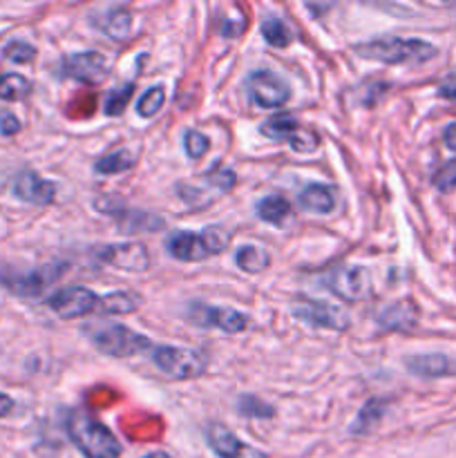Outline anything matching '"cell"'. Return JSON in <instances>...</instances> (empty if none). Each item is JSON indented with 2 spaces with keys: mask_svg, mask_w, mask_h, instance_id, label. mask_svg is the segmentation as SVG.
<instances>
[{
  "mask_svg": "<svg viewBox=\"0 0 456 458\" xmlns=\"http://www.w3.org/2000/svg\"><path fill=\"white\" fill-rule=\"evenodd\" d=\"M353 52L369 61L387 63V65H418L432 61L438 49L420 38H401V36H383V38L358 43Z\"/></svg>",
  "mask_w": 456,
  "mask_h": 458,
  "instance_id": "obj_1",
  "label": "cell"
},
{
  "mask_svg": "<svg viewBox=\"0 0 456 458\" xmlns=\"http://www.w3.org/2000/svg\"><path fill=\"white\" fill-rule=\"evenodd\" d=\"M67 437L85 458H119L123 452L119 438L106 425L80 410L67 416Z\"/></svg>",
  "mask_w": 456,
  "mask_h": 458,
  "instance_id": "obj_2",
  "label": "cell"
},
{
  "mask_svg": "<svg viewBox=\"0 0 456 458\" xmlns=\"http://www.w3.org/2000/svg\"><path fill=\"white\" fill-rule=\"evenodd\" d=\"M89 338L98 352L110 358H134L139 353L152 352V343L146 335L123 325H103L89 331Z\"/></svg>",
  "mask_w": 456,
  "mask_h": 458,
  "instance_id": "obj_3",
  "label": "cell"
},
{
  "mask_svg": "<svg viewBox=\"0 0 456 458\" xmlns=\"http://www.w3.org/2000/svg\"><path fill=\"white\" fill-rule=\"evenodd\" d=\"M150 360L155 362L156 369H161L174 380L199 378L208 369V360H206L204 353L195 352V349L168 347V344L152 347Z\"/></svg>",
  "mask_w": 456,
  "mask_h": 458,
  "instance_id": "obj_4",
  "label": "cell"
},
{
  "mask_svg": "<svg viewBox=\"0 0 456 458\" xmlns=\"http://www.w3.org/2000/svg\"><path fill=\"white\" fill-rule=\"evenodd\" d=\"M259 132L273 141H286L295 152H316L320 137L313 130L304 128L293 114H275L259 123Z\"/></svg>",
  "mask_w": 456,
  "mask_h": 458,
  "instance_id": "obj_5",
  "label": "cell"
},
{
  "mask_svg": "<svg viewBox=\"0 0 456 458\" xmlns=\"http://www.w3.org/2000/svg\"><path fill=\"white\" fill-rule=\"evenodd\" d=\"M63 271H65V268H63L61 264L31 268V271H3L0 273V282H3L4 289L12 291L13 295H21V298H36V295L43 293L47 286H52L54 282L61 280Z\"/></svg>",
  "mask_w": 456,
  "mask_h": 458,
  "instance_id": "obj_6",
  "label": "cell"
},
{
  "mask_svg": "<svg viewBox=\"0 0 456 458\" xmlns=\"http://www.w3.org/2000/svg\"><path fill=\"white\" fill-rule=\"evenodd\" d=\"M326 286L335 298L342 302H362L371 293V276L362 267H338L331 268L329 276L325 277Z\"/></svg>",
  "mask_w": 456,
  "mask_h": 458,
  "instance_id": "obj_7",
  "label": "cell"
},
{
  "mask_svg": "<svg viewBox=\"0 0 456 458\" xmlns=\"http://www.w3.org/2000/svg\"><path fill=\"white\" fill-rule=\"evenodd\" d=\"M246 92L255 106L271 110V107H282L291 98V88L284 79L268 70L250 72L246 79Z\"/></svg>",
  "mask_w": 456,
  "mask_h": 458,
  "instance_id": "obj_8",
  "label": "cell"
},
{
  "mask_svg": "<svg viewBox=\"0 0 456 458\" xmlns=\"http://www.w3.org/2000/svg\"><path fill=\"white\" fill-rule=\"evenodd\" d=\"M188 320L204 329H219L224 334H241L249 327V318L235 309L210 307L204 302H192L186 311Z\"/></svg>",
  "mask_w": 456,
  "mask_h": 458,
  "instance_id": "obj_9",
  "label": "cell"
},
{
  "mask_svg": "<svg viewBox=\"0 0 456 458\" xmlns=\"http://www.w3.org/2000/svg\"><path fill=\"white\" fill-rule=\"evenodd\" d=\"M98 300H101V295H97L88 286H67V289L49 295L47 307L63 320H76V318L97 313Z\"/></svg>",
  "mask_w": 456,
  "mask_h": 458,
  "instance_id": "obj_10",
  "label": "cell"
},
{
  "mask_svg": "<svg viewBox=\"0 0 456 458\" xmlns=\"http://www.w3.org/2000/svg\"><path fill=\"white\" fill-rule=\"evenodd\" d=\"M94 258L98 262L107 264L112 268L128 273H143L150 267V253L143 244L137 242H123V244H106L94 250Z\"/></svg>",
  "mask_w": 456,
  "mask_h": 458,
  "instance_id": "obj_11",
  "label": "cell"
},
{
  "mask_svg": "<svg viewBox=\"0 0 456 458\" xmlns=\"http://www.w3.org/2000/svg\"><path fill=\"white\" fill-rule=\"evenodd\" d=\"M293 316L304 325L329 331H344L349 329V322H351L347 311H342L340 307H334L329 302H311V300L295 304Z\"/></svg>",
  "mask_w": 456,
  "mask_h": 458,
  "instance_id": "obj_12",
  "label": "cell"
},
{
  "mask_svg": "<svg viewBox=\"0 0 456 458\" xmlns=\"http://www.w3.org/2000/svg\"><path fill=\"white\" fill-rule=\"evenodd\" d=\"M61 74L83 83H101L107 74V58L98 52H76L61 61Z\"/></svg>",
  "mask_w": 456,
  "mask_h": 458,
  "instance_id": "obj_13",
  "label": "cell"
},
{
  "mask_svg": "<svg viewBox=\"0 0 456 458\" xmlns=\"http://www.w3.org/2000/svg\"><path fill=\"white\" fill-rule=\"evenodd\" d=\"M12 191L18 199L27 201L31 206H47L52 204L54 197H56V183L47 182V179L40 177L38 173H25L18 174L12 183Z\"/></svg>",
  "mask_w": 456,
  "mask_h": 458,
  "instance_id": "obj_14",
  "label": "cell"
},
{
  "mask_svg": "<svg viewBox=\"0 0 456 458\" xmlns=\"http://www.w3.org/2000/svg\"><path fill=\"white\" fill-rule=\"evenodd\" d=\"M407 371L416 378H452L456 376V360L445 353H416L405 360Z\"/></svg>",
  "mask_w": 456,
  "mask_h": 458,
  "instance_id": "obj_15",
  "label": "cell"
},
{
  "mask_svg": "<svg viewBox=\"0 0 456 458\" xmlns=\"http://www.w3.org/2000/svg\"><path fill=\"white\" fill-rule=\"evenodd\" d=\"M165 250H168L170 258L179 259V262H201V259L210 258L204 233H173V235H168V240H165Z\"/></svg>",
  "mask_w": 456,
  "mask_h": 458,
  "instance_id": "obj_16",
  "label": "cell"
},
{
  "mask_svg": "<svg viewBox=\"0 0 456 458\" xmlns=\"http://www.w3.org/2000/svg\"><path fill=\"white\" fill-rule=\"evenodd\" d=\"M418 322V307L411 300H398L378 313V327L383 331H410Z\"/></svg>",
  "mask_w": 456,
  "mask_h": 458,
  "instance_id": "obj_17",
  "label": "cell"
},
{
  "mask_svg": "<svg viewBox=\"0 0 456 458\" xmlns=\"http://www.w3.org/2000/svg\"><path fill=\"white\" fill-rule=\"evenodd\" d=\"M206 441H208L210 450L219 458H246V454L250 452L246 443H241L231 429H226L219 423H213L206 429Z\"/></svg>",
  "mask_w": 456,
  "mask_h": 458,
  "instance_id": "obj_18",
  "label": "cell"
},
{
  "mask_svg": "<svg viewBox=\"0 0 456 458\" xmlns=\"http://www.w3.org/2000/svg\"><path fill=\"white\" fill-rule=\"evenodd\" d=\"M298 206L302 210L317 215H329L335 208V191L325 183H308L298 195Z\"/></svg>",
  "mask_w": 456,
  "mask_h": 458,
  "instance_id": "obj_19",
  "label": "cell"
},
{
  "mask_svg": "<svg viewBox=\"0 0 456 458\" xmlns=\"http://www.w3.org/2000/svg\"><path fill=\"white\" fill-rule=\"evenodd\" d=\"M255 210H258V217L262 222L273 224V226H280L291 217V204L280 195L264 197L262 201H258Z\"/></svg>",
  "mask_w": 456,
  "mask_h": 458,
  "instance_id": "obj_20",
  "label": "cell"
},
{
  "mask_svg": "<svg viewBox=\"0 0 456 458\" xmlns=\"http://www.w3.org/2000/svg\"><path fill=\"white\" fill-rule=\"evenodd\" d=\"M139 309V300L134 295L125 293V291H116V293H107L98 300L97 313L101 316H128Z\"/></svg>",
  "mask_w": 456,
  "mask_h": 458,
  "instance_id": "obj_21",
  "label": "cell"
},
{
  "mask_svg": "<svg viewBox=\"0 0 456 458\" xmlns=\"http://www.w3.org/2000/svg\"><path fill=\"white\" fill-rule=\"evenodd\" d=\"M235 264L246 273H262L264 268H268V264H271V255H268V250L262 249V246L246 244L237 249Z\"/></svg>",
  "mask_w": 456,
  "mask_h": 458,
  "instance_id": "obj_22",
  "label": "cell"
},
{
  "mask_svg": "<svg viewBox=\"0 0 456 458\" xmlns=\"http://www.w3.org/2000/svg\"><path fill=\"white\" fill-rule=\"evenodd\" d=\"M31 83L30 79H25L22 74H0V101H22V98L30 97Z\"/></svg>",
  "mask_w": 456,
  "mask_h": 458,
  "instance_id": "obj_23",
  "label": "cell"
},
{
  "mask_svg": "<svg viewBox=\"0 0 456 458\" xmlns=\"http://www.w3.org/2000/svg\"><path fill=\"white\" fill-rule=\"evenodd\" d=\"M383 416H384V403L378 401V398H374V401H369L360 411H358L356 420H353L351 425V432L353 434L371 432V429L378 428Z\"/></svg>",
  "mask_w": 456,
  "mask_h": 458,
  "instance_id": "obj_24",
  "label": "cell"
},
{
  "mask_svg": "<svg viewBox=\"0 0 456 458\" xmlns=\"http://www.w3.org/2000/svg\"><path fill=\"white\" fill-rule=\"evenodd\" d=\"M134 164H137V159H134L132 152L114 150L110 152V155L101 157V159L94 164V170L101 174H119V173H125V170L134 168Z\"/></svg>",
  "mask_w": 456,
  "mask_h": 458,
  "instance_id": "obj_25",
  "label": "cell"
},
{
  "mask_svg": "<svg viewBox=\"0 0 456 458\" xmlns=\"http://www.w3.org/2000/svg\"><path fill=\"white\" fill-rule=\"evenodd\" d=\"M103 31L112 40L128 38L130 31H132V13L128 9H114V12H110L106 16V22H103Z\"/></svg>",
  "mask_w": 456,
  "mask_h": 458,
  "instance_id": "obj_26",
  "label": "cell"
},
{
  "mask_svg": "<svg viewBox=\"0 0 456 458\" xmlns=\"http://www.w3.org/2000/svg\"><path fill=\"white\" fill-rule=\"evenodd\" d=\"M262 36L271 47H286V45H291V40H293L291 30L277 16L264 18Z\"/></svg>",
  "mask_w": 456,
  "mask_h": 458,
  "instance_id": "obj_27",
  "label": "cell"
},
{
  "mask_svg": "<svg viewBox=\"0 0 456 458\" xmlns=\"http://www.w3.org/2000/svg\"><path fill=\"white\" fill-rule=\"evenodd\" d=\"M237 411L246 419H273L275 416V407L264 403L262 398L253 396V394H244L237 401Z\"/></svg>",
  "mask_w": 456,
  "mask_h": 458,
  "instance_id": "obj_28",
  "label": "cell"
},
{
  "mask_svg": "<svg viewBox=\"0 0 456 458\" xmlns=\"http://www.w3.org/2000/svg\"><path fill=\"white\" fill-rule=\"evenodd\" d=\"M164 103H165L164 85H152V88L146 89V92H143V97L139 98L137 114L143 116V119H150V116H155L156 112L164 107Z\"/></svg>",
  "mask_w": 456,
  "mask_h": 458,
  "instance_id": "obj_29",
  "label": "cell"
},
{
  "mask_svg": "<svg viewBox=\"0 0 456 458\" xmlns=\"http://www.w3.org/2000/svg\"><path fill=\"white\" fill-rule=\"evenodd\" d=\"M132 94H134V85L132 83H125L123 88L110 89V92H107V97H106V103H103V112H106L107 116H119L121 112L125 110V106L130 103Z\"/></svg>",
  "mask_w": 456,
  "mask_h": 458,
  "instance_id": "obj_30",
  "label": "cell"
},
{
  "mask_svg": "<svg viewBox=\"0 0 456 458\" xmlns=\"http://www.w3.org/2000/svg\"><path fill=\"white\" fill-rule=\"evenodd\" d=\"M204 182L208 183V186L217 188L219 192H228L237 183V174L232 173V170L224 168V165H215L213 170H208V173L204 174Z\"/></svg>",
  "mask_w": 456,
  "mask_h": 458,
  "instance_id": "obj_31",
  "label": "cell"
},
{
  "mask_svg": "<svg viewBox=\"0 0 456 458\" xmlns=\"http://www.w3.org/2000/svg\"><path fill=\"white\" fill-rule=\"evenodd\" d=\"M183 148H186V155L190 159H201L210 150V139L201 134L199 130H188L186 137H183Z\"/></svg>",
  "mask_w": 456,
  "mask_h": 458,
  "instance_id": "obj_32",
  "label": "cell"
},
{
  "mask_svg": "<svg viewBox=\"0 0 456 458\" xmlns=\"http://www.w3.org/2000/svg\"><path fill=\"white\" fill-rule=\"evenodd\" d=\"M204 237H206V244H208L210 255H219L231 246V233L222 226H208L204 228Z\"/></svg>",
  "mask_w": 456,
  "mask_h": 458,
  "instance_id": "obj_33",
  "label": "cell"
},
{
  "mask_svg": "<svg viewBox=\"0 0 456 458\" xmlns=\"http://www.w3.org/2000/svg\"><path fill=\"white\" fill-rule=\"evenodd\" d=\"M434 186H436V191L441 192H452L456 188V159L447 161L445 165H441V168L436 170V174H434Z\"/></svg>",
  "mask_w": 456,
  "mask_h": 458,
  "instance_id": "obj_34",
  "label": "cell"
},
{
  "mask_svg": "<svg viewBox=\"0 0 456 458\" xmlns=\"http://www.w3.org/2000/svg\"><path fill=\"white\" fill-rule=\"evenodd\" d=\"M4 58L13 63H31L36 58V47H31L30 43H22V40H12L4 47Z\"/></svg>",
  "mask_w": 456,
  "mask_h": 458,
  "instance_id": "obj_35",
  "label": "cell"
},
{
  "mask_svg": "<svg viewBox=\"0 0 456 458\" xmlns=\"http://www.w3.org/2000/svg\"><path fill=\"white\" fill-rule=\"evenodd\" d=\"M177 192L188 206H192V208H201V206H206L210 201V197L206 195L204 191H199L197 186H192V183H179Z\"/></svg>",
  "mask_w": 456,
  "mask_h": 458,
  "instance_id": "obj_36",
  "label": "cell"
},
{
  "mask_svg": "<svg viewBox=\"0 0 456 458\" xmlns=\"http://www.w3.org/2000/svg\"><path fill=\"white\" fill-rule=\"evenodd\" d=\"M18 130H21V121H18V116H13L12 112L0 114V134H4V137H13Z\"/></svg>",
  "mask_w": 456,
  "mask_h": 458,
  "instance_id": "obj_37",
  "label": "cell"
},
{
  "mask_svg": "<svg viewBox=\"0 0 456 458\" xmlns=\"http://www.w3.org/2000/svg\"><path fill=\"white\" fill-rule=\"evenodd\" d=\"M438 97L447 98V101H456V76H452V79H447L445 83H441V88H438Z\"/></svg>",
  "mask_w": 456,
  "mask_h": 458,
  "instance_id": "obj_38",
  "label": "cell"
},
{
  "mask_svg": "<svg viewBox=\"0 0 456 458\" xmlns=\"http://www.w3.org/2000/svg\"><path fill=\"white\" fill-rule=\"evenodd\" d=\"M443 141L450 150L456 152V123H450L445 130H443Z\"/></svg>",
  "mask_w": 456,
  "mask_h": 458,
  "instance_id": "obj_39",
  "label": "cell"
},
{
  "mask_svg": "<svg viewBox=\"0 0 456 458\" xmlns=\"http://www.w3.org/2000/svg\"><path fill=\"white\" fill-rule=\"evenodd\" d=\"M13 411V398H9L7 394H0V419L9 416Z\"/></svg>",
  "mask_w": 456,
  "mask_h": 458,
  "instance_id": "obj_40",
  "label": "cell"
},
{
  "mask_svg": "<svg viewBox=\"0 0 456 458\" xmlns=\"http://www.w3.org/2000/svg\"><path fill=\"white\" fill-rule=\"evenodd\" d=\"M143 458H170V456L165 454V452H152V454H148V456H143Z\"/></svg>",
  "mask_w": 456,
  "mask_h": 458,
  "instance_id": "obj_41",
  "label": "cell"
}]
</instances>
